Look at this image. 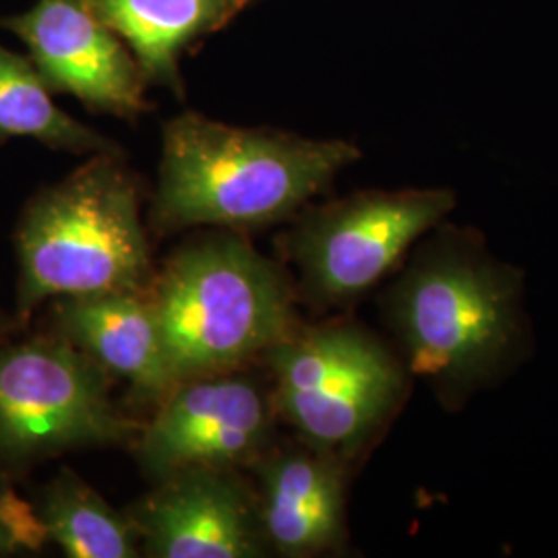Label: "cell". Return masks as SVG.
<instances>
[{"instance_id": "6da1fadb", "label": "cell", "mask_w": 558, "mask_h": 558, "mask_svg": "<svg viewBox=\"0 0 558 558\" xmlns=\"http://www.w3.org/2000/svg\"><path fill=\"white\" fill-rule=\"evenodd\" d=\"M360 156L350 141L306 140L184 112L163 124L151 226L160 232L274 226L292 218Z\"/></svg>"}, {"instance_id": "7a4b0ae2", "label": "cell", "mask_w": 558, "mask_h": 558, "mask_svg": "<svg viewBox=\"0 0 558 558\" xmlns=\"http://www.w3.org/2000/svg\"><path fill=\"white\" fill-rule=\"evenodd\" d=\"M140 205L120 149L94 154L27 201L15 228L17 325L48 300L147 292L154 271Z\"/></svg>"}, {"instance_id": "3957f363", "label": "cell", "mask_w": 558, "mask_h": 558, "mask_svg": "<svg viewBox=\"0 0 558 558\" xmlns=\"http://www.w3.org/2000/svg\"><path fill=\"white\" fill-rule=\"evenodd\" d=\"M147 292L177 383L234 373L299 325L278 265L236 236L184 244Z\"/></svg>"}, {"instance_id": "277c9868", "label": "cell", "mask_w": 558, "mask_h": 558, "mask_svg": "<svg viewBox=\"0 0 558 558\" xmlns=\"http://www.w3.org/2000/svg\"><path fill=\"white\" fill-rule=\"evenodd\" d=\"M518 290L509 267L453 244L420 255L387 299L410 368L445 396L490 379L518 338Z\"/></svg>"}, {"instance_id": "5b68a950", "label": "cell", "mask_w": 558, "mask_h": 558, "mask_svg": "<svg viewBox=\"0 0 558 558\" xmlns=\"http://www.w3.org/2000/svg\"><path fill=\"white\" fill-rule=\"evenodd\" d=\"M108 396L106 371L54 331L0 338V476L21 478L69 451L140 437Z\"/></svg>"}, {"instance_id": "8992f818", "label": "cell", "mask_w": 558, "mask_h": 558, "mask_svg": "<svg viewBox=\"0 0 558 558\" xmlns=\"http://www.w3.org/2000/svg\"><path fill=\"white\" fill-rule=\"evenodd\" d=\"M276 414L304 442L350 459L391 418L405 391L389 350L352 323L296 325L265 354Z\"/></svg>"}, {"instance_id": "52a82bcc", "label": "cell", "mask_w": 558, "mask_h": 558, "mask_svg": "<svg viewBox=\"0 0 558 558\" xmlns=\"http://www.w3.org/2000/svg\"><path fill=\"white\" fill-rule=\"evenodd\" d=\"M453 207L451 191L405 189L364 191L306 211L286 236L302 294L319 306L354 302Z\"/></svg>"}, {"instance_id": "ba28073f", "label": "cell", "mask_w": 558, "mask_h": 558, "mask_svg": "<svg viewBox=\"0 0 558 558\" xmlns=\"http://www.w3.org/2000/svg\"><path fill=\"white\" fill-rule=\"evenodd\" d=\"M274 398L234 373L180 380L135 439L141 470L154 480L186 468H253L267 451Z\"/></svg>"}, {"instance_id": "9c48e42d", "label": "cell", "mask_w": 558, "mask_h": 558, "mask_svg": "<svg viewBox=\"0 0 558 558\" xmlns=\"http://www.w3.org/2000/svg\"><path fill=\"white\" fill-rule=\"evenodd\" d=\"M17 36L52 94H69L94 112L135 120L149 110L147 81L124 41L85 0H38L0 17Z\"/></svg>"}, {"instance_id": "30bf717a", "label": "cell", "mask_w": 558, "mask_h": 558, "mask_svg": "<svg viewBox=\"0 0 558 558\" xmlns=\"http://www.w3.org/2000/svg\"><path fill=\"white\" fill-rule=\"evenodd\" d=\"M129 519L147 557L255 558L269 548L257 495L236 470H179L158 480Z\"/></svg>"}, {"instance_id": "8fae6325", "label": "cell", "mask_w": 558, "mask_h": 558, "mask_svg": "<svg viewBox=\"0 0 558 558\" xmlns=\"http://www.w3.org/2000/svg\"><path fill=\"white\" fill-rule=\"evenodd\" d=\"M267 546L281 557H315L345 544V459L308 442L267 451L253 465Z\"/></svg>"}, {"instance_id": "7c38bea8", "label": "cell", "mask_w": 558, "mask_h": 558, "mask_svg": "<svg viewBox=\"0 0 558 558\" xmlns=\"http://www.w3.org/2000/svg\"><path fill=\"white\" fill-rule=\"evenodd\" d=\"M50 331L69 339L110 375L129 380L145 401L160 403L179 383L163 350L149 292L54 299Z\"/></svg>"}, {"instance_id": "4fadbf2b", "label": "cell", "mask_w": 558, "mask_h": 558, "mask_svg": "<svg viewBox=\"0 0 558 558\" xmlns=\"http://www.w3.org/2000/svg\"><path fill=\"white\" fill-rule=\"evenodd\" d=\"M253 0H85L137 60L147 85L184 96L180 57Z\"/></svg>"}, {"instance_id": "5bb4252c", "label": "cell", "mask_w": 558, "mask_h": 558, "mask_svg": "<svg viewBox=\"0 0 558 558\" xmlns=\"http://www.w3.org/2000/svg\"><path fill=\"white\" fill-rule=\"evenodd\" d=\"M46 538L71 558L140 557L137 530L83 480L62 470L34 500Z\"/></svg>"}, {"instance_id": "9a60e30c", "label": "cell", "mask_w": 558, "mask_h": 558, "mask_svg": "<svg viewBox=\"0 0 558 558\" xmlns=\"http://www.w3.org/2000/svg\"><path fill=\"white\" fill-rule=\"evenodd\" d=\"M9 140H34L69 154L119 151L112 141L60 110L29 57L0 44V143Z\"/></svg>"}, {"instance_id": "2e32d148", "label": "cell", "mask_w": 558, "mask_h": 558, "mask_svg": "<svg viewBox=\"0 0 558 558\" xmlns=\"http://www.w3.org/2000/svg\"><path fill=\"white\" fill-rule=\"evenodd\" d=\"M46 542L34 505L21 500L0 476V557L38 553Z\"/></svg>"}, {"instance_id": "e0dca14e", "label": "cell", "mask_w": 558, "mask_h": 558, "mask_svg": "<svg viewBox=\"0 0 558 558\" xmlns=\"http://www.w3.org/2000/svg\"><path fill=\"white\" fill-rule=\"evenodd\" d=\"M17 327H20V325H17V320L9 319V317L0 311V338H2V336L13 333Z\"/></svg>"}]
</instances>
